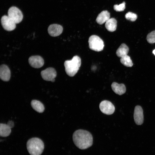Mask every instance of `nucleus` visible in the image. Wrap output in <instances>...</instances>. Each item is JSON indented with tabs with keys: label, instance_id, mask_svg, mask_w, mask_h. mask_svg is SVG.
Returning a JSON list of instances; mask_svg holds the SVG:
<instances>
[{
	"label": "nucleus",
	"instance_id": "nucleus-24",
	"mask_svg": "<svg viewBox=\"0 0 155 155\" xmlns=\"http://www.w3.org/2000/svg\"><path fill=\"white\" fill-rule=\"evenodd\" d=\"M153 53L154 55H155V49L152 52Z\"/></svg>",
	"mask_w": 155,
	"mask_h": 155
},
{
	"label": "nucleus",
	"instance_id": "nucleus-11",
	"mask_svg": "<svg viewBox=\"0 0 155 155\" xmlns=\"http://www.w3.org/2000/svg\"><path fill=\"white\" fill-rule=\"evenodd\" d=\"M63 30V27L60 25L53 24L48 27V31L49 34L52 36L55 37L60 35Z\"/></svg>",
	"mask_w": 155,
	"mask_h": 155
},
{
	"label": "nucleus",
	"instance_id": "nucleus-15",
	"mask_svg": "<svg viewBox=\"0 0 155 155\" xmlns=\"http://www.w3.org/2000/svg\"><path fill=\"white\" fill-rule=\"evenodd\" d=\"M105 27L107 30L110 32L115 31L117 27V20L114 18H110L105 22Z\"/></svg>",
	"mask_w": 155,
	"mask_h": 155
},
{
	"label": "nucleus",
	"instance_id": "nucleus-17",
	"mask_svg": "<svg viewBox=\"0 0 155 155\" xmlns=\"http://www.w3.org/2000/svg\"><path fill=\"white\" fill-rule=\"evenodd\" d=\"M31 104L32 108L37 112L42 113L44 111V106L40 101L37 100H33L32 101Z\"/></svg>",
	"mask_w": 155,
	"mask_h": 155
},
{
	"label": "nucleus",
	"instance_id": "nucleus-9",
	"mask_svg": "<svg viewBox=\"0 0 155 155\" xmlns=\"http://www.w3.org/2000/svg\"><path fill=\"white\" fill-rule=\"evenodd\" d=\"M134 119L135 122L137 125H141L143 122L144 115L142 107L139 105L136 106L134 109Z\"/></svg>",
	"mask_w": 155,
	"mask_h": 155
},
{
	"label": "nucleus",
	"instance_id": "nucleus-8",
	"mask_svg": "<svg viewBox=\"0 0 155 155\" xmlns=\"http://www.w3.org/2000/svg\"><path fill=\"white\" fill-rule=\"evenodd\" d=\"M41 74L44 80L53 82L57 75V72L54 68L49 67L42 71Z\"/></svg>",
	"mask_w": 155,
	"mask_h": 155
},
{
	"label": "nucleus",
	"instance_id": "nucleus-4",
	"mask_svg": "<svg viewBox=\"0 0 155 155\" xmlns=\"http://www.w3.org/2000/svg\"><path fill=\"white\" fill-rule=\"evenodd\" d=\"M88 43L89 48L95 51H102L104 46L103 40L98 36L96 35H92L90 37Z\"/></svg>",
	"mask_w": 155,
	"mask_h": 155
},
{
	"label": "nucleus",
	"instance_id": "nucleus-7",
	"mask_svg": "<svg viewBox=\"0 0 155 155\" xmlns=\"http://www.w3.org/2000/svg\"><path fill=\"white\" fill-rule=\"evenodd\" d=\"M1 22L2 27L7 31L13 30L16 28V24L8 16H3L1 18Z\"/></svg>",
	"mask_w": 155,
	"mask_h": 155
},
{
	"label": "nucleus",
	"instance_id": "nucleus-2",
	"mask_svg": "<svg viewBox=\"0 0 155 155\" xmlns=\"http://www.w3.org/2000/svg\"><path fill=\"white\" fill-rule=\"evenodd\" d=\"M27 148L31 155H40L43 151L44 144L40 139L34 137L28 141Z\"/></svg>",
	"mask_w": 155,
	"mask_h": 155
},
{
	"label": "nucleus",
	"instance_id": "nucleus-21",
	"mask_svg": "<svg viewBox=\"0 0 155 155\" xmlns=\"http://www.w3.org/2000/svg\"><path fill=\"white\" fill-rule=\"evenodd\" d=\"M147 40L150 43L155 42V30L149 33L147 36Z\"/></svg>",
	"mask_w": 155,
	"mask_h": 155
},
{
	"label": "nucleus",
	"instance_id": "nucleus-12",
	"mask_svg": "<svg viewBox=\"0 0 155 155\" xmlns=\"http://www.w3.org/2000/svg\"><path fill=\"white\" fill-rule=\"evenodd\" d=\"M11 76L10 70L7 66L5 65H1L0 67V77L3 81H8Z\"/></svg>",
	"mask_w": 155,
	"mask_h": 155
},
{
	"label": "nucleus",
	"instance_id": "nucleus-19",
	"mask_svg": "<svg viewBox=\"0 0 155 155\" xmlns=\"http://www.w3.org/2000/svg\"><path fill=\"white\" fill-rule=\"evenodd\" d=\"M120 61L121 63L126 67H131L133 65V63L130 57L127 55L121 58Z\"/></svg>",
	"mask_w": 155,
	"mask_h": 155
},
{
	"label": "nucleus",
	"instance_id": "nucleus-16",
	"mask_svg": "<svg viewBox=\"0 0 155 155\" xmlns=\"http://www.w3.org/2000/svg\"><path fill=\"white\" fill-rule=\"evenodd\" d=\"M129 51V48L124 43L121 44L116 51L117 56L121 58L127 55Z\"/></svg>",
	"mask_w": 155,
	"mask_h": 155
},
{
	"label": "nucleus",
	"instance_id": "nucleus-3",
	"mask_svg": "<svg viewBox=\"0 0 155 155\" xmlns=\"http://www.w3.org/2000/svg\"><path fill=\"white\" fill-rule=\"evenodd\" d=\"M81 65V59L77 55L74 56L71 60L65 61L64 65L66 73L70 76H74L78 72Z\"/></svg>",
	"mask_w": 155,
	"mask_h": 155
},
{
	"label": "nucleus",
	"instance_id": "nucleus-1",
	"mask_svg": "<svg viewBox=\"0 0 155 155\" xmlns=\"http://www.w3.org/2000/svg\"><path fill=\"white\" fill-rule=\"evenodd\" d=\"M74 144L79 148L85 149L90 147L92 144L93 137L89 131L83 129L75 131L73 135Z\"/></svg>",
	"mask_w": 155,
	"mask_h": 155
},
{
	"label": "nucleus",
	"instance_id": "nucleus-13",
	"mask_svg": "<svg viewBox=\"0 0 155 155\" xmlns=\"http://www.w3.org/2000/svg\"><path fill=\"white\" fill-rule=\"evenodd\" d=\"M113 90L116 94L121 95L125 93L126 91V87L123 84H119L114 82L111 85Z\"/></svg>",
	"mask_w": 155,
	"mask_h": 155
},
{
	"label": "nucleus",
	"instance_id": "nucleus-14",
	"mask_svg": "<svg viewBox=\"0 0 155 155\" xmlns=\"http://www.w3.org/2000/svg\"><path fill=\"white\" fill-rule=\"evenodd\" d=\"M110 18V14L107 11H102L98 15L96 19V22L100 24H102L105 23Z\"/></svg>",
	"mask_w": 155,
	"mask_h": 155
},
{
	"label": "nucleus",
	"instance_id": "nucleus-22",
	"mask_svg": "<svg viewBox=\"0 0 155 155\" xmlns=\"http://www.w3.org/2000/svg\"><path fill=\"white\" fill-rule=\"evenodd\" d=\"M125 3L123 2V3L119 5H114L113 8L114 9L117 11H124L125 8Z\"/></svg>",
	"mask_w": 155,
	"mask_h": 155
},
{
	"label": "nucleus",
	"instance_id": "nucleus-20",
	"mask_svg": "<svg viewBox=\"0 0 155 155\" xmlns=\"http://www.w3.org/2000/svg\"><path fill=\"white\" fill-rule=\"evenodd\" d=\"M125 17L127 20L132 22L135 21L137 18V16L136 14L130 12L126 13Z\"/></svg>",
	"mask_w": 155,
	"mask_h": 155
},
{
	"label": "nucleus",
	"instance_id": "nucleus-23",
	"mask_svg": "<svg viewBox=\"0 0 155 155\" xmlns=\"http://www.w3.org/2000/svg\"><path fill=\"white\" fill-rule=\"evenodd\" d=\"M7 124L11 128H13L14 126V123L13 121H9Z\"/></svg>",
	"mask_w": 155,
	"mask_h": 155
},
{
	"label": "nucleus",
	"instance_id": "nucleus-18",
	"mask_svg": "<svg viewBox=\"0 0 155 155\" xmlns=\"http://www.w3.org/2000/svg\"><path fill=\"white\" fill-rule=\"evenodd\" d=\"M11 128L7 124L1 123L0 124V135L3 137L9 136L11 132Z\"/></svg>",
	"mask_w": 155,
	"mask_h": 155
},
{
	"label": "nucleus",
	"instance_id": "nucleus-10",
	"mask_svg": "<svg viewBox=\"0 0 155 155\" xmlns=\"http://www.w3.org/2000/svg\"><path fill=\"white\" fill-rule=\"evenodd\" d=\"M28 62L30 65L35 68H39L44 64L43 59L39 56H33L29 57Z\"/></svg>",
	"mask_w": 155,
	"mask_h": 155
},
{
	"label": "nucleus",
	"instance_id": "nucleus-6",
	"mask_svg": "<svg viewBox=\"0 0 155 155\" xmlns=\"http://www.w3.org/2000/svg\"><path fill=\"white\" fill-rule=\"evenodd\" d=\"M100 111L103 113L107 115L113 114L115 111V107L110 101L104 100L102 101L99 104Z\"/></svg>",
	"mask_w": 155,
	"mask_h": 155
},
{
	"label": "nucleus",
	"instance_id": "nucleus-5",
	"mask_svg": "<svg viewBox=\"0 0 155 155\" xmlns=\"http://www.w3.org/2000/svg\"><path fill=\"white\" fill-rule=\"evenodd\" d=\"M7 16L16 24L20 23L23 18V15L21 11L15 6L11 7L9 9Z\"/></svg>",
	"mask_w": 155,
	"mask_h": 155
}]
</instances>
